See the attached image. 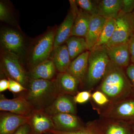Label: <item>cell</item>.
Segmentation results:
<instances>
[{"instance_id":"6da1fadb","label":"cell","mask_w":134,"mask_h":134,"mask_svg":"<svg viewBox=\"0 0 134 134\" xmlns=\"http://www.w3.org/2000/svg\"><path fill=\"white\" fill-rule=\"evenodd\" d=\"M96 90L108 97L110 103L132 97V85L124 69L111 62Z\"/></svg>"},{"instance_id":"7a4b0ae2","label":"cell","mask_w":134,"mask_h":134,"mask_svg":"<svg viewBox=\"0 0 134 134\" xmlns=\"http://www.w3.org/2000/svg\"><path fill=\"white\" fill-rule=\"evenodd\" d=\"M60 94L55 79H31L25 97L34 110H44Z\"/></svg>"},{"instance_id":"3957f363","label":"cell","mask_w":134,"mask_h":134,"mask_svg":"<svg viewBox=\"0 0 134 134\" xmlns=\"http://www.w3.org/2000/svg\"><path fill=\"white\" fill-rule=\"evenodd\" d=\"M110 62L105 46L90 50L88 70L85 79L89 90L91 91L100 83L107 71Z\"/></svg>"},{"instance_id":"277c9868","label":"cell","mask_w":134,"mask_h":134,"mask_svg":"<svg viewBox=\"0 0 134 134\" xmlns=\"http://www.w3.org/2000/svg\"><path fill=\"white\" fill-rule=\"evenodd\" d=\"M99 111L100 117L134 123V97H130L110 103Z\"/></svg>"},{"instance_id":"5b68a950","label":"cell","mask_w":134,"mask_h":134,"mask_svg":"<svg viewBox=\"0 0 134 134\" xmlns=\"http://www.w3.org/2000/svg\"><path fill=\"white\" fill-rule=\"evenodd\" d=\"M115 26L112 37L107 47L126 44L129 42L134 34V24L132 13L120 12L115 19Z\"/></svg>"},{"instance_id":"8992f818","label":"cell","mask_w":134,"mask_h":134,"mask_svg":"<svg viewBox=\"0 0 134 134\" xmlns=\"http://www.w3.org/2000/svg\"><path fill=\"white\" fill-rule=\"evenodd\" d=\"M55 32L50 31L40 38L34 46L30 55L29 62L34 67L48 59L54 48Z\"/></svg>"},{"instance_id":"52a82bcc","label":"cell","mask_w":134,"mask_h":134,"mask_svg":"<svg viewBox=\"0 0 134 134\" xmlns=\"http://www.w3.org/2000/svg\"><path fill=\"white\" fill-rule=\"evenodd\" d=\"M19 58L14 54L4 52L2 56L1 67L8 78L16 81L25 87L27 82V77L19 62Z\"/></svg>"},{"instance_id":"ba28073f","label":"cell","mask_w":134,"mask_h":134,"mask_svg":"<svg viewBox=\"0 0 134 134\" xmlns=\"http://www.w3.org/2000/svg\"><path fill=\"white\" fill-rule=\"evenodd\" d=\"M1 45L4 52L14 54L20 57L24 54L25 45L21 34L13 29H6L1 32Z\"/></svg>"},{"instance_id":"9c48e42d","label":"cell","mask_w":134,"mask_h":134,"mask_svg":"<svg viewBox=\"0 0 134 134\" xmlns=\"http://www.w3.org/2000/svg\"><path fill=\"white\" fill-rule=\"evenodd\" d=\"M92 122L99 134H132L129 122L103 117Z\"/></svg>"},{"instance_id":"30bf717a","label":"cell","mask_w":134,"mask_h":134,"mask_svg":"<svg viewBox=\"0 0 134 134\" xmlns=\"http://www.w3.org/2000/svg\"><path fill=\"white\" fill-rule=\"evenodd\" d=\"M0 110L17 115L29 116L34 111L31 104L24 96H19L9 99L3 94L0 97Z\"/></svg>"},{"instance_id":"8fae6325","label":"cell","mask_w":134,"mask_h":134,"mask_svg":"<svg viewBox=\"0 0 134 134\" xmlns=\"http://www.w3.org/2000/svg\"><path fill=\"white\" fill-rule=\"evenodd\" d=\"M32 134H42L55 129L52 117L44 110H34L28 122Z\"/></svg>"},{"instance_id":"7c38bea8","label":"cell","mask_w":134,"mask_h":134,"mask_svg":"<svg viewBox=\"0 0 134 134\" xmlns=\"http://www.w3.org/2000/svg\"><path fill=\"white\" fill-rule=\"evenodd\" d=\"M75 104L73 97L72 98V96L66 94H60L44 110L51 116L60 113L76 114Z\"/></svg>"},{"instance_id":"4fadbf2b","label":"cell","mask_w":134,"mask_h":134,"mask_svg":"<svg viewBox=\"0 0 134 134\" xmlns=\"http://www.w3.org/2000/svg\"><path fill=\"white\" fill-rule=\"evenodd\" d=\"M71 10L75 14V19L71 36L85 37L91 16L77 7L75 1H70Z\"/></svg>"},{"instance_id":"5bb4252c","label":"cell","mask_w":134,"mask_h":134,"mask_svg":"<svg viewBox=\"0 0 134 134\" xmlns=\"http://www.w3.org/2000/svg\"><path fill=\"white\" fill-rule=\"evenodd\" d=\"M55 130L62 132L76 131L84 126L76 114L60 113L51 116Z\"/></svg>"},{"instance_id":"9a60e30c","label":"cell","mask_w":134,"mask_h":134,"mask_svg":"<svg viewBox=\"0 0 134 134\" xmlns=\"http://www.w3.org/2000/svg\"><path fill=\"white\" fill-rule=\"evenodd\" d=\"M30 116L17 115L12 113H2L0 119V134H13L20 127L28 123Z\"/></svg>"},{"instance_id":"2e32d148","label":"cell","mask_w":134,"mask_h":134,"mask_svg":"<svg viewBox=\"0 0 134 134\" xmlns=\"http://www.w3.org/2000/svg\"><path fill=\"white\" fill-rule=\"evenodd\" d=\"M106 47L108 57L113 63L124 69L130 65L129 43Z\"/></svg>"},{"instance_id":"e0dca14e","label":"cell","mask_w":134,"mask_h":134,"mask_svg":"<svg viewBox=\"0 0 134 134\" xmlns=\"http://www.w3.org/2000/svg\"><path fill=\"white\" fill-rule=\"evenodd\" d=\"M55 80L60 94L74 97L79 92L78 90L81 84L80 82L68 72L59 73Z\"/></svg>"},{"instance_id":"ac0fdd59","label":"cell","mask_w":134,"mask_h":134,"mask_svg":"<svg viewBox=\"0 0 134 134\" xmlns=\"http://www.w3.org/2000/svg\"><path fill=\"white\" fill-rule=\"evenodd\" d=\"M90 51L87 50L78 55L70 63L67 72L82 83L86 77L88 66Z\"/></svg>"},{"instance_id":"d6986e66","label":"cell","mask_w":134,"mask_h":134,"mask_svg":"<svg viewBox=\"0 0 134 134\" xmlns=\"http://www.w3.org/2000/svg\"><path fill=\"white\" fill-rule=\"evenodd\" d=\"M106 19L99 15L91 16L87 33L85 38L90 51L97 41Z\"/></svg>"},{"instance_id":"ffe728a7","label":"cell","mask_w":134,"mask_h":134,"mask_svg":"<svg viewBox=\"0 0 134 134\" xmlns=\"http://www.w3.org/2000/svg\"><path fill=\"white\" fill-rule=\"evenodd\" d=\"M74 19V13L71 9L55 32L54 48L62 45L70 37Z\"/></svg>"},{"instance_id":"44dd1931","label":"cell","mask_w":134,"mask_h":134,"mask_svg":"<svg viewBox=\"0 0 134 134\" xmlns=\"http://www.w3.org/2000/svg\"><path fill=\"white\" fill-rule=\"evenodd\" d=\"M50 58L59 73L66 72L72 61L67 46L65 44L54 48Z\"/></svg>"},{"instance_id":"7402d4cb","label":"cell","mask_w":134,"mask_h":134,"mask_svg":"<svg viewBox=\"0 0 134 134\" xmlns=\"http://www.w3.org/2000/svg\"><path fill=\"white\" fill-rule=\"evenodd\" d=\"M56 70L52 61L48 59L33 67L30 72V76L31 79L52 80Z\"/></svg>"},{"instance_id":"603a6c76","label":"cell","mask_w":134,"mask_h":134,"mask_svg":"<svg viewBox=\"0 0 134 134\" xmlns=\"http://www.w3.org/2000/svg\"><path fill=\"white\" fill-rule=\"evenodd\" d=\"M122 0H102L98 2V15L106 19H116L121 10Z\"/></svg>"},{"instance_id":"cb8c5ba5","label":"cell","mask_w":134,"mask_h":134,"mask_svg":"<svg viewBox=\"0 0 134 134\" xmlns=\"http://www.w3.org/2000/svg\"><path fill=\"white\" fill-rule=\"evenodd\" d=\"M66 42L71 61L85 51L89 50L85 38L71 36Z\"/></svg>"},{"instance_id":"d4e9b609","label":"cell","mask_w":134,"mask_h":134,"mask_svg":"<svg viewBox=\"0 0 134 134\" xmlns=\"http://www.w3.org/2000/svg\"><path fill=\"white\" fill-rule=\"evenodd\" d=\"M115 24V19L108 18L106 19L99 37L92 49L106 46L107 44L113 35Z\"/></svg>"},{"instance_id":"484cf974","label":"cell","mask_w":134,"mask_h":134,"mask_svg":"<svg viewBox=\"0 0 134 134\" xmlns=\"http://www.w3.org/2000/svg\"><path fill=\"white\" fill-rule=\"evenodd\" d=\"M77 6L91 16L98 15V2L91 0H76Z\"/></svg>"},{"instance_id":"4316f807","label":"cell","mask_w":134,"mask_h":134,"mask_svg":"<svg viewBox=\"0 0 134 134\" xmlns=\"http://www.w3.org/2000/svg\"><path fill=\"white\" fill-rule=\"evenodd\" d=\"M48 132L53 134H99L92 121L88 122L85 126L76 131L66 132L52 130Z\"/></svg>"},{"instance_id":"83f0119b","label":"cell","mask_w":134,"mask_h":134,"mask_svg":"<svg viewBox=\"0 0 134 134\" xmlns=\"http://www.w3.org/2000/svg\"><path fill=\"white\" fill-rule=\"evenodd\" d=\"M91 98L97 105L101 107L100 109L104 108L110 103L108 97L103 92L97 90L92 93Z\"/></svg>"},{"instance_id":"f1b7e54d","label":"cell","mask_w":134,"mask_h":134,"mask_svg":"<svg viewBox=\"0 0 134 134\" xmlns=\"http://www.w3.org/2000/svg\"><path fill=\"white\" fill-rule=\"evenodd\" d=\"M0 20L2 21L14 24L15 22L10 11L7 5L2 1L0 2Z\"/></svg>"},{"instance_id":"f546056e","label":"cell","mask_w":134,"mask_h":134,"mask_svg":"<svg viewBox=\"0 0 134 134\" xmlns=\"http://www.w3.org/2000/svg\"><path fill=\"white\" fill-rule=\"evenodd\" d=\"M91 91H85L78 92L73 97V100L75 104H84L91 99Z\"/></svg>"},{"instance_id":"4dcf8cb0","label":"cell","mask_w":134,"mask_h":134,"mask_svg":"<svg viewBox=\"0 0 134 134\" xmlns=\"http://www.w3.org/2000/svg\"><path fill=\"white\" fill-rule=\"evenodd\" d=\"M8 79L9 82L8 90L9 91L14 93H17L27 90L26 88L20 83L10 78Z\"/></svg>"},{"instance_id":"1f68e13d","label":"cell","mask_w":134,"mask_h":134,"mask_svg":"<svg viewBox=\"0 0 134 134\" xmlns=\"http://www.w3.org/2000/svg\"><path fill=\"white\" fill-rule=\"evenodd\" d=\"M134 10V0H122L121 12L124 14H130Z\"/></svg>"},{"instance_id":"d6a6232c","label":"cell","mask_w":134,"mask_h":134,"mask_svg":"<svg viewBox=\"0 0 134 134\" xmlns=\"http://www.w3.org/2000/svg\"><path fill=\"white\" fill-rule=\"evenodd\" d=\"M127 76L132 85V97H134V64L131 63L126 69Z\"/></svg>"},{"instance_id":"836d02e7","label":"cell","mask_w":134,"mask_h":134,"mask_svg":"<svg viewBox=\"0 0 134 134\" xmlns=\"http://www.w3.org/2000/svg\"><path fill=\"white\" fill-rule=\"evenodd\" d=\"M13 134H32V133L30 125L27 123L20 127Z\"/></svg>"},{"instance_id":"e575fe53","label":"cell","mask_w":134,"mask_h":134,"mask_svg":"<svg viewBox=\"0 0 134 134\" xmlns=\"http://www.w3.org/2000/svg\"><path fill=\"white\" fill-rule=\"evenodd\" d=\"M129 44L131 62L134 64V34L130 39Z\"/></svg>"},{"instance_id":"d590c367","label":"cell","mask_w":134,"mask_h":134,"mask_svg":"<svg viewBox=\"0 0 134 134\" xmlns=\"http://www.w3.org/2000/svg\"><path fill=\"white\" fill-rule=\"evenodd\" d=\"M9 82L8 79H3L0 81V92H2L8 89Z\"/></svg>"},{"instance_id":"8d00e7d4","label":"cell","mask_w":134,"mask_h":134,"mask_svg":"<svg viewBox=\"0 0 134 134\" xmlns=\"http://www.w3.org/2000/svg\"><path fill=\"white\" fill-rule=\"evenodd\" d=\"M132 134H134V123L132 124Z\"/></svg>"},{"instance_id":"74e56055","label":"cell","mask_w":134,"mask_h":134,"mask_svg":"<svg viewBox=\"0 0 134 134\" xmlns=\"http://www.w3.org/2000/svg\"><path fill=\"white\" fill-rule=\"evenodd\" d=\"M132 16H133V20L134 24V10L132 13Z\"/></svg>"}]
</instances>
